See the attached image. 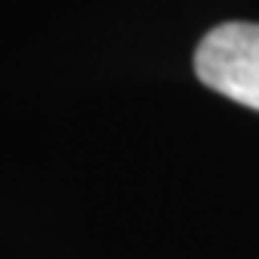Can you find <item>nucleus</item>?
I'll list each match as a JSON object with an SVG mask.
<instances>
[{"instance_id": "f257e3e1", "label": "nucleus", "mask_w": 259, "mask_h": 259, "mask_svg": "<svg viewBox=\"0 0 259 259\" xmlns=\"http://www.w3.org/2000/svg\"><path fill=\"white\" fill-rule=\"evenodd\" d=\"M197 78L240 106L259 109V25L222 22L194 53Z\"/></svg>"}]
</instances>
